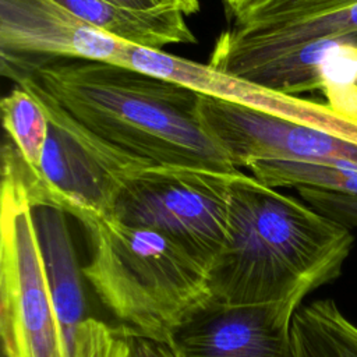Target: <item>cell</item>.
Segmentation results:
<instances>
[{
	"instance_id": "1",
	"label": "cell",
	"mask_w": 357,
	"mask_h": 357,
	"mask_svg": "<svg viewBox=\"0 0 357 357\" xmlns=\"http://www.w3.org/2000/svg\"><path fill=\"white\" fill-rule=\"evenodd\" d=\"M0 59L3 75L36 88L100 139L149 166L238 170L202 127L201 93L183 84L96 60Z\"/></svg>"
},
{
	"instance_id": "2",
	"label": "cell",
	"mask_w": 357,
	"mask_h": 357,
	"mask_svg": "<svg viewBox=\"0 0 357 357\" xmlns=\"http://www.w3.org/2000/svg\"><path fill=\"white\" fill-rule=\"evenodd\" d=\"M353 244L347 226L237 170L229 183L225 244L208 269L211 297L301 304L340 276Z\"/></svg>"
},
{
	"instance_id": "3",
	"label": "cell",
	"mask_w": 357,
	"mask_h": 357,
	"mask_svg": "<svg viewBox=\"0 0 357 357\" xmlns=\"http://www.w3.org/2000/svg\"><path fill=\"white\" fill-rule=\"evenodd\" d=\"M79 223L91 243L82 272L128 331L167 342L174 326L211 297L208 269L166 234L107 215Z\"/></svg>"
},
{
	"instance_id": "4",
	"label": "cell",
	"mask_w": 357,
	"mask_h": 357,
	"mask_svg": "<svg viewBox=\"0 0 357 357\" xmlns=\"http://www.w3.org/2000/svg\"><path fill=\"white\" fill-rule=\"evenodd\" d=\"M0 336L4 357H64L31 204L11 141L1 152Z\"/></svg>"
},
{
	"instance_id": "5",
	"label": "cell",
	"mask_w": 357,
	"mask_h": 357,
	"mask_svg": "<svg viewBox=\"0 0 357 357\" xmlns=\"http://www.w3.org/2000/svg\"><path fill=\"white\" fill-rule=\"evenodd\" d=\"M230 176L195 167L145 166L124 180L107 216L166 234L209 269L226 238Z\"/></svg>"
},
{
	"instance_id": "6",
	"label": "cell",
	"mask_w": 357,
	"mask_h": 357,
	"mask_svg": "<svg viewBox=\"0 0 357 357\" xmlns=\"http://www.w3.org/2000/svg\"><path fill=\"white\" fill-rule=\"evenodd\" d=\"M208 64L280 93L321 91L329 99L357 86V31L271 43L231 26L216 39Z\"/></svg>"
},
{
	"instance_id": "7",
	"label": "cell",
	"mask_w": 357,
	"mask_h": 357,
	"mask_svg": "<svg viewBox=\"0 0 357 357\" xmlns=\"http://www.w3.org/2000/svg\"><path fill=\"white\" fill-rule=\"evenodd\" d=\"M21 174L64 357H127L128 329L106 324L92 310L89 283L68 225L71 215L47 197L33 174Z\"/></svg>"
},
{
	"instance_id": "8",
	"label": "cell",
	"mask_w": 357,
	"mask_h": 357,
	"mask_svg": "<svg viewBox=\"0 0 357 357\" xmlns=\"http://www.w3.org/2000/svg\"><path fill=\"white\" fill-rule=\"evenodd\" d=\"M18 86L32 93L49 117L36 174L47 197L78 222L107 215L124 180L149 165L100 139L36 88Z\"/></svg>"
},
{
	"instance_id": "9",
	"label": "cell",
	"mask_w": 357,
	"mask_h": 357,
	"mask_svg": "<svg viewBox=\"0 0 357 357\" xmlns=\"http://www.w3.org/2000/svg\"><path fill=\"white\" fill-rule=\"evenodd\" d=\"M198 112L236 169L254 160L357 163V144L322 128L204 93Z\"/></svg>"
},
{
	"instance_id": "10",
	"label": "cell",
	"mask_w": 357,
	"mask_h": 357,
	"mask_svg": "<svg viewBox=\"0 0 357 357\" xmlns=\"http://www.w3.org/2000/svg\"><path fill=\"white\" fill-rule=\"evenodd\" d=\"M301 304H230L209 297L172 331L176 357H294L291 322Z\"/></svg>"
},
{
	"instance_id": "11",
	"label": "cell",
	"mask_w": 357,
	"mask_h": 357,
	"mask_svg": "<svg viewBox=\"0 0 357 357\" xmlns=\"http://www.w3.org/2000/svg\"><path fill=\"white\" fill-rule=\"evenodd\" d=\"M127 43L54 0H0V53L119 64Z\"/></svg>"
},
{
	"instance_id": "12",
	"label": "cell",
	"mask_w": 357,
	"mask_h": 357,
	"mask_svg": "<svg viewBox=\"0 0 357 357\" xmlns=\"http://www.w3.org/2000/svg\"><path fill=\"white\" fill-rule=\"evenodd\" d=\"M84 22L124 42L163 50L170 45L195 43L180 7L134 10L106 0H54Z\"/></svg>"
},
{
	"instance_id": "13",
	"label": "cell",
	"mask_w": 357,
	"mask_h": 357,
	"mask_svg": "<svg viewBox=\"0 0 357 357\" xmlns=\"http://www.w3.org/2000/svg\"><path fill=\"white\" fill-rule=\"evenodd\" d=\"M294 357H357V325L333 300L301 305L293 317Z\"/></svg>"
},
{
	"instance_id": "14",
	"label": "cell",
	"mask_w": 357,
	"mask_h": 357,
	"mask_svg": "<svg viewBox=\"0 0 357 357\" xmlns=\"http://www.w3.org/2000/svg\"><path fill=\"white\" fill-rule=\"evenodd\" d=\"M264 184L279 187H311L357 195V167L305 160H254L245 166Z\"/></svg>"
},
{
	"instance_id": "15",
	"label": "cell",
	"mask_w": 357,
	"mask_h": 357,
	"mask_svg": "<svg viewBox=\"0 0 357 357\" xmlns=\"http://www.w3.org/2000/svg\"><path fill=\"white\" fill-rule=\"evenodd\" d=\"M3 127L26 167L38 174L49 131L42 103L26 89L15 86L0 102Z\"/></svg>"
},
{
	"instance_id": "16",
	"label": "cell",
	"mask_w": 357,
	"mask_h": 357,
	"mask_svg": "<svg viewBox=\"0 0 357 357\" xmlns=\"http://www.w3.org/2000/svg\"><path fill=\"white\" fill-rule=\"evenodd\" d=\"M357 0H257L234 18L236 26H261L336 11Z\"/></svg>"
},
{
	"instance_id": "17",
	"label": "cell",
	"mask_w": 357,
	"mask_h": 357,
	"mask_svg": "<svg viewBox=\"0 0 357 357\" xmlns=\"http://www.w3.org/2000/svg\"><path fill=\"white\" fill-rule=\"evenodd\" d=\"M303 201L325 216L347 226L357 227V195L333 192L311 187L296 188Z\"/></svg>"
},
{
	"instance_id": "18",
	"label": "cell",
	"mask_w": 357,
	"mask_h": 357,
	"mask_svg": "<svg viewBox=\"0 0 357 357\" xmlns=\"http://www.w3.org/2000/svg\"><path fill=\"white\" fill-rule=\"evenodd\" d=\"M127 357H176L170 344L163 340L152 339L128 331Z\"/></svg>"
},
{
	"instance_id": "19",
	"label": "cell",
	"mask_w": 357,
	"mask_h": 357,
	"mask_svg": "<svg viewBox=\"0 0 357 357\" xmlns=\"http://www.w3.org/2000/svg\"><path fill=\"white\" fill-rule=\"evenodd\" d=\"M106 1L117 4L120 7H127L134 10H159V8H167V7L181 8L178 0H106Z\"/></svg>"
},
{
	"instance_id": "20",
	"label": "cell",
	"mask_w": 357,
	"mask_h": 357,
	"mask_svg": "<svg viewBox=\"0 0 357 357\" xmlns=\"http://www.w3.org/2000/svg\"><path fill=\"white\" fill-rule=\"evenodd\" d=\"M223 1L227 13L231 14L233 18H236L238 14H241L248 6H251L257 0H223Z\"/></svg>"
},
{
	"instance_id": "21",
	"label": "cell",
	"mask_w": 357,
	"mask_h": 357,
	"mask_svg": "<svg viewBox=\"0 0 357 357\" xmlns=\"http://www.w3.org/2000/svg\"><path fill=\"white\" fill-rule=\"evenodd\" d=\"M183 11L185 13V15L194 14L199 10V1L198 0H178Z\"/></svg>"
}]
</instances>
